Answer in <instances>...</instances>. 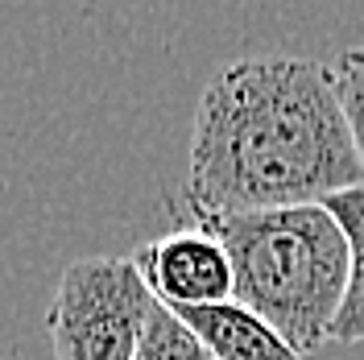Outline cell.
I'll return each instance as SVG.
<instances>
[{
  "label": "cell",
  "instance_id": "cell-1",
  "mask_svg": "<svg viewBox=\"0 0 364 360\" xmlns=\"http://www.w3.org/2000/svg\"><path fill=\"white\" fill-rule=\"evenodd\" d=\"M364 186V162L327 63L252 54L207 79L186 145L191 216L323 203Z\"/></svg>",
  "mask_w": 364,
  "mask_h": 360
},
{
  "label": "cell",
  "instance_id": "cell-2",
  "mask_svg": "<svg viewBox=\"0 0 364 360\" xmlns=\"http://www.w3.org/2000/svg\"><path fill=\"white\" fill-rule=\"evenodd\" d=\"M232 261V302L261 315L298 356L331 339L348 290V240L323 203L195 216Z\"/></svg>",
  "mask_w": 364,
  "mask_h": 360
},
{
  "label": "cell",
  "instance_id": "cell-3",
  "mask_svg": "<svg viewBox=\"0 0 364 360\" xmlns=\"http://www.w3.org/2000/svg\"><path fill=\"white\" fill-rule=\"evenodd\" d=\"M158 298L133 257H79L50 294L46 332L54 360H136Z\"/></svg>",
  "mask_w": 364,
  "mask_h": 360
},
{
  "label": "cell",
  "instance_id": "cell-4",
  "mask_svg": "<svg viewBox=\"0 0 364 360\" xmlns=\"http://www.w3.org/2000/svg\"><path fill=\"white\" fill-rule=\"evenodd\" d=\"M149 294L170 311L215 307L232 298V261L224 245L199 224H182L166 236H154L133 253Z\"/></svg>",
  "mask_w": 364,
  "mask_h": 360
},
{
  "label": "cell",
  "instance_id": "cell-5",
  "mask_svg": "<svg viewBox=\"0 0 364 360\" xmlns=\"http://www.w3.org/2000/svg\"><path fill=\"white\" fill-rule=\"evenodd\" d=\"M174 315L203 339V348L215 360H302L273 332L261 315H252L240 302H215V307H195V311H174Z\"/></svg>",
  "mask_w": 364,
  "mask_h": 360
},
{
  "label": "cell",
  "instance_id": "cell-6",
  "mask_svg": "<svg viewBox=\"0 0 364 360\" xmlns=\"http://www.w3.org/2000/svg\"><path fill=\"white\" fill-rule=\"evenodd\" d=\"M323 207L336 216L343 240H348V290H343L340 315L331 323L336 344H364V186L340 191Z\"/></svg>",
  "mask_w": 364,
  "mask_h": 360
},
{
  "label": "cell",
  "instance_id": "cell-7",
  "mask_svg": "<svg viewBox=\"0 0 364 360\" xmlns=\"http://www.w3.org/2000/svg\"><path fill=\"white\" fill-rule=\"evenodd\" d=\"M136 360H215L203 348V339L195 336L170 307H154V315L141 332V348Z\"/></svg>",
  "mask_w": 364,
  "mask_h": 360
},
{
  "label": "cell",
  "instance_id": "cell-8",
  "mask_svg": "<svg viewBox=\"0 0 364 360\" xmlns=\"http://www.w3.org/2000/svg\"><path fill=\"white\" fill-rule=\"evenodd\" d=\"M331 75H336V91H340V104H343V116H348V129H352V141H356V154L364 162V46L343 50L340 58L331 63Z\"/></svg>",
  "mask_w": 364,
  "mask_h": 360
}]
</instances>
